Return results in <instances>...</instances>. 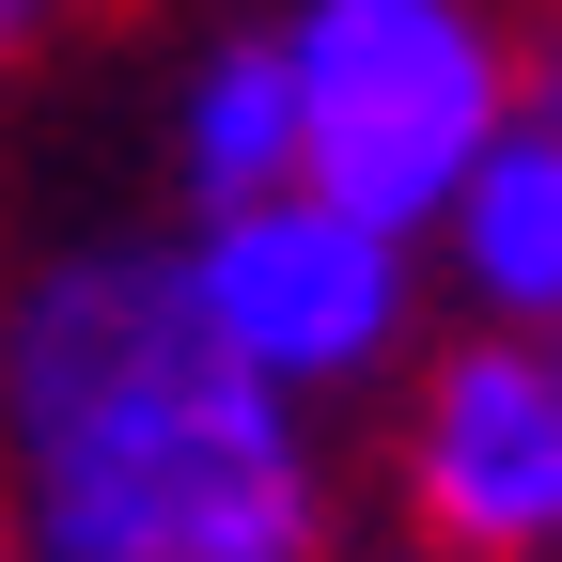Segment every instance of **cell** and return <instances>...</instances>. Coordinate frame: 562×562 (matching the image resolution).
<instances>
[{
	"instance_id": "cell-5",
	"label": "cell",
	"mask_w": 562,
	"mask_h": 562,
	"mask_svg": "<svg viewBox=\"0 0 562 562\" xmlns=\"http://www.w3.org/2000/svg\"><path fill=\"white\" fill-rule=\"evenodd\" d=\"M422 281L453 297V328L562 344V140H547L531 110L484 140V157H469V188L422 220Z\"/></svg>"
},
{
	"instance_id": "cell-7",
	"label": "cell",
	"mask_w": 562,
	"mask_h": 562,
	"mask_svg": "<svg viewBox=\"0 0 562 562\" xmlns=\"http://www.w3.org/2000/svg\"><path fill=\"white\" fill-rule=\"evenodd\" d=\"M94 16H110V0H0V94L32 79V63H63V47H79Z\"/></svg>"
},
{
	"instance_id": "cell-10",
	"label": "cell",
	"mask_w": 562,
	"mask_h": 562,
	"mask_svg": "<svg viewBox=\"0 0 562 562\" xmlns=\"http://www.w3.org/2000/svg\"><path fill=\"white\" fill-rule=\"evenodd\" d=\"M547 360H562V344H547Z\"/></svg>"
},
{
	"instance_id": "cell-1",
	"label": "cell",
	"mask_w": 562,
	"mask_h": 562,
	"mask_svg": "<svg viewBox=\"0 0 562 562\" xmlns=\"http://www.w3.org/2000/svg\"><path fill=\"white\" fill-rule=\"evenodd\" d=\"M0 531L32 562H328L344 484L188 313L172 235H63L0 281Z\"/></svg>"
},
{
	"instance_id": "cell-9",
	"label": "cell",
	"mask_w": 562,
	"mask_h": 562,
	"mask_svg": "<svg viewBox=\"0 0 562 562\" xmlns=\"http://www.w3.org/2000/svg\"><path fill=\"white\" fill-rule=\"evenodd\" d=\"M0 562H32V547H16V531H0Z\"/></svg>"
},
{
	"instance_id": "cell-6",
	"label": "cell",
	"mask_w": 562,
	"mask_h": 562,
	"mask_svg": "<svg viewBox=\"0 0 562 562\" xmlns=\"http://www.w3.org/2000/svg\"><path fill=\"white\" fill-rule=\"evenodd\" d=\"M157 157H172V203H250V188H297V110H281V47L266 16H220L188 63H172V110H157Z\"/></svg>"
},
{
	"instance_id": "cell-2",
	"label": "cell",
	"mask_w": 562,
	"mask_h": 562,
	"mask_svg": "<svg viewBox=\"0 0 562 562\" xmlns=\"http://www.w3.org/2000/svg\"><path fill=\"white\" fill-rule=\"evenodd\" d=\"M297 188L422 235L469 188V157L531 110V47L501 0H266Z\"/></svg>"
},
{
	"instance_id": "cell-4",
	"label": "cell",
	"mask_w": 562,
	"mask_h": 562,
	"mask_svg": "<svg viewBox=\"0 0 562 562\" xmlns=\"http://www.w3.org/2000/svg\"><path fill=\"white\" fill-rule=\"evenodd\" d=\"M391 516L422 562H562V360L438 328L391 375Z\"/></svg>"
},
{
	"instance_id": "cell-3",
	"label": "cell",
	"mask_w": 562,
	"mask_h": 562,
	"mask_svg": "<svg viewBox=\"0 0 562 562\" xmlns=\"http://www.w3.org/2000/svg\"><path fill=\"white\" fill-rule=\"evenodd\" d=\"M172 281H188V313L220 328L281 406L391 391L422 360V313H438L422 235L360 220V203H328V188H250V203L172 220Z\"/></svg>"
},
{
	"instance_id": "cell-8",
	"label": "cell",
	"mask_w": 562,
	"mask_h": 562,
	"mask_svg": "<svg viewBox=\"0 0 562 562\" xmlns=\"http://www.w3.org/2000/svg\"><path fill=\"white\" fill-rule=\"evenodd\" d=\"M531 125H547V140H562V47H547V63H531Z\"/></svg>"
}]
</instances>
